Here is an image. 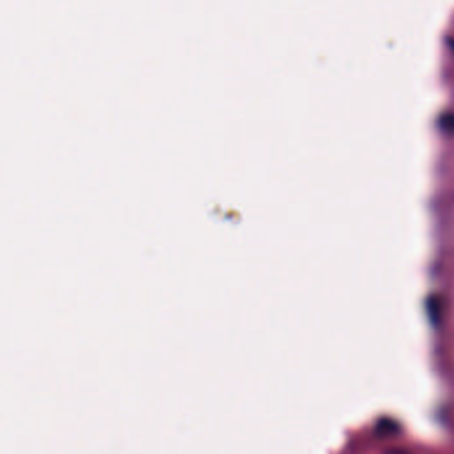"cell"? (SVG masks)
I'll list each match as a JSON object with an SVG mask.
<instances>
[{"label":"cell","mask_w":454,"mask_h":454,"mask_svg":"<svg viewBox=\"0 0 454 454\" xmlns=\"http://www.w3.org/2000/svg\"><path fill=\"white\" fill-rule=\"evenodd\" d=\"M442 300L440 296L437 295H432L431 298H428L427 300V312H428V316L431 319V322L433 324H437L440 320H441V316H442Z\"/></svg>","instance_id":"6da1fadb"},{"label":"cell","mask_w":454,"mask_h":454,"mask_svg":"<svg viewBox=\"0 0 454 454\" xmlns=\"http://www.w3.org/2000/svg\"><path fill=\"white\" fill-rule=\"evenodd\" d=\"M400 432V425L392 418H381L376 425V433L380 435H394Z\"/></svg>","instance_id":"7a4b0ae2"},{"label":"cell","mask_w":454,"mask_h":454,"mask_svg":"<svg viewBox=\"0 0 454 454\" xmlns=\"http://www.w3.org/2000/svg\"><path fill=\"white\" fill-rule=\"evenodd\" d=\"M440 125L444 130L446 132H454V115L453 113H448V115H444L441 119H440Z\"/></svg>","instance_id":"3957f363"}]
</instances>
